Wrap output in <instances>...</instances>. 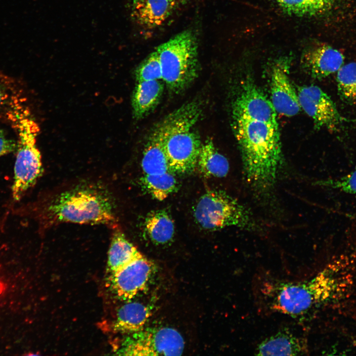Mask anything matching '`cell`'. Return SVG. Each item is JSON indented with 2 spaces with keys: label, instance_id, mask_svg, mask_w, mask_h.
Instances as JSON below:
<instances>
[{
  "label": "cell",
  "instance_id": "cell-1",
  "mask_svg": "<svg viewBox=\"0 0 356 356\" xmlns=\"http://www.w3.org/2000/svg\"><path fill=\"white\" fill-rule=\"evenodd\" d=\"M338 289L335 273L325 268L303 280L263 275L256 281L255 293L258 304L266 311L301 320L332 301Z\"/></svg>",
  "mask_w": 356,
  "mask_h": 356
},
{
  "label": "cell",
  "instance_id": "cell-2",
  "mask_svg": "<svg viewBox=\"0 0 356 356\" xmlns=\"http://www.w3.org/2000/svg\"><path fill=\"white\" fill-rule=\"evenodd\" d=\"M232 127L246 179L258 191L269 190L282 163L278 127L235 116Z\"/></svg>",
  "mask_w": 356,
  "mask_h": 356
},
{
  "label": "cell",
  "instance_id": "cell-3",
  "mask_svg": "<svg viewBox=\"0 0 356 356\" xmlns=\"http://www.w3.org/2000/svg\"><path fill=\"white\" fill-rule=\"evenodd\" d=\"M45 225L60 222L103 224L116 227L115 205L109 190L99 183L79 184L49 200L41 210Z\"/></svg>",
  "mask_w": 356,
  "mask_h": 356
},
{
  "label": "cell",
  "instance_id": "cell-4",
  "mask_svg": "<svg viewBox=\"0 0 356 356\" xmlns=\"http://www.w3.org/2000/svg\"><path fill=\"white\" fill-rule=\"evenodd\" d=\"M198 101L184 104L161 121L169 171L189 174L197 167L202 142L194 127L201 114Z\"/></svg>",
  "mask_w": 356,
  "mask_h": 356
},
{
  "label": "cell",
  "instance_id": "cell-5",
  "mask_svg": "<svg viewBox=\"0 0 356 356\" xmlns=\"http://www.w3.org/2000/svg\"><path fill=\"white\" fill-rule=\"evenodd\" d=\"M7 116L18 136L12 194L15 200L19 201L43 171L41 154L37 146L40 129L28 107L16 97L10 102Z\"/></svg>",
  "mask_w": 356,
  "mask_h": 356
},
{
  "label": "cell",
  "instance_id": "cell-6",
  "mask_svg": "<svg viewBox=\"0 0 356 356\" xmlns=\"http://www.w3.org/2000/svg\"><path fill=\"white\" fill-rule=\"evenodd\" d=\"M197 49L196 36L190 30L178 34L157 48L162 80L170 91L182 92L197 77Z\"/></svg>",
  "mask_w": 356,
  "mask_h": 356
},
{
  "label": "cell",
  "instance_id": "cell-7",
  "mask_svg": "<svg viewBox=\"0 0 356 356\" xmlns=\"http://www.w3.org/2000/svg\"><path fill=\"white\" fill-rule=\"evenodd\" d=\"M197 223L203 229L215 231L229 226L254 229L257 224L249 211L225 192L210 190L193 208Z\"/></svg>",
  "mask_w": 356,
  "mask_h": 356
},
{
  "label": "cell",
  "instance_id": "cell-8",
  "mask_svg": "<svg viewBox=\"0 0 356 356\" xmlns=\"http://www.w3.org/2000/svg\"><path fill=\"white\" fill-rule=\"evenodd\" d=\"M184 345L182 336L173 328H144L127 338L118 352L126 356H179Z\"/></svg>",
  "mask_w": 356,
  "mask_h": 356
},
{
  "label": "cell",
  "instance_id": "cell-9",
  "mask_svg": "<svg viewBox=\"0 0 356 356\" xmlns=\"http://www.w3.org/2000/svg\"><path fill=\"white\" fill-rule=\"evenodd\" d=\"M301 107L312 118L316 129L336 131L346 122L331 98L316 86H305L298 89Z\"/></svg>",
  "mask_w": 356,
  "mask_h": 356
},
{
  "label": "cell",
  "instance_id": "cell-10",
  "mask_svg": "<svg viewBox=\"0 0 356 356\" xmlns=\"http://www.w3.org/2000/svg\"><path fill=\"white\" fill-rule=\"evenodd\" d=\"M152 269L151 262L142 256L122 269L109 274L107 284L116 297L129 300L146 288Z\"/></svg>",
  "mask_w": 356,
  "mask_h": 356
},
{
  "label": "cell",
  "instance_id": "cell-11",
  "mask_svg": "<svg viewBox=\"0 0 356 356\" xmlns=\"http://www.w3.org/2000/svg\"><path fill=\"white\" fill-rule=\"evenodd\" d=\"M290 60L281 57L273 63L271 70V102L276 112L287 117L298 114L301 107L298 94L288 77Z\"/></svg>",
  "mask_w": 356,
  "mask_h": 356
},
{
  "label": "cell",
  "instance_id": "cell-12",
  "mask_svg": "<svg viewBox=\"0 0 356 356\" xmlns=\"http://www.w3.org/2000/svg\"><path fill=\"white\" fill-rule=\"evenodd\" d=\"M232 116L278 127L276 111L270 100L253 83H245L235 100Z\"/></svg>",
  "mask_w": 356,
  "mask_h": 356
},
{
  "label": "cell",
  "instance_id": "cell-13",
  "mask_svg": "<svg viewBox=\"0 0 356 356\" xmlns=\"http://www.w3.org/2000/svg\"><path fill=\"white\" fill-rule=\"evenodd\" d=\"M302 64L313 78L322 79L337 72L344 65V56L337 49L327 44L308 48L302 57Z\"/></svg>",
  "mask_w": 356,
  "mask_h": 356
},
{
  "label": "cell",
  "instance_id": "cell-14",
  "mask_svg": "<svg viewBox=\"0 0 356 356\" xmlns=\"http://www.w3.org/2000/svg\"><path fill=\"white\" fill-rule=\"evenodd\" d=\"M307 339L284 328L263 340L256 348L257 356H302L309 352Z\"/></svg>",
  "mask_w": 356,
  "mask_h": 356
},
{
  "label": "cell",
  "instance_id": "cell-15",
  "mask_svg": "<svg viewBox=\"0 0 356 356\" xmlns=\"http://www.w3.org/2000/svg\"><path fill=\"white\" fill-rule=\"evenodd\" d=\"M141 166L144 175L160 174L169 171L161 122L154 127L148 137Z\"/></svg>",
  "mask_w": 356,
  "mask_h": 356
},
{
  "label": "cell",
  "instance_id": "cell-16",
  "mask_svg": "<svg viewBox=\"0 0 356 356\" xmlns=\"http://www.w3.org/2000/svg\"><path fill=\"white\" fill-rule=\"evenodd\" d=\"M175 4L172 0H133L132 15L142 27L156 28L170 16Z\"/></svg>",
  "mask_w": 356,
  "mask_h": 356
},
{
  "label": "cell",
  "instance_id": "cell-17",
  "mask_svg": "<svg viewBox=\"0 0 356 356\" xmlns=\"http://www.w3.org/2000/svg\"><path fill=\"white\" fill-rule=\"evenodd\" d=\"M151 315L148 306L139 302H129L118 310L112 327L115 332L133 334L142 330Z\"/></svg>",
  "mask_w": 356,
  "mask_h": 356
},
{
  "label": "cell",
  "instance_id": "cell-18",
  "mask_svg": "<svg viewBox=\"0 0 356 356\" xmlns=\"http://www.w3.org/2000/svg\"><path fill=\"white\" fill-rule=\"evenodd\" d=\"M164 90L160 80L137 82L132 96L134 117L139 120L149 114L159 102Z\"/></svg>",
  "mask_w": 356,
  "mask_h": 356
},
{
  "label": "cell",
  "instance_id": "cell-19",
  "mask_svg": "<svg viewBox=\"0 0 356 356\" xmlns=\"http://www.w3.org/2000/svg\"><path fill=\"white\" fill-rule=\"evenodd\" d=\"M143 255L116 227L113 233L108 252L107 273H114Z\"/></svg>",
  "mask_w": 356,
  "mask_h": 356
},
{
  "label": "cell",
  "instance_id": "cell-20",
  "mask_svg": "<svg viewBox=\"0 0 356 356\" xmlns=\"http://www.w3.org/2000/svg\"><path fill=\"white\" fill-rule=\"evenodd\" d=\"M144 229L150 240L157 245L169 244L173 240L175 231L171 215L162 209L147 214L144 222Z\"/></svg>",
  "mask_w": 356,
  "mask_h": 356
},
{
  "label": "cell",
  "instance_id": "cell-21",
  "mask_svg": "<svg viewBox=\"0 0 356 356\" xmlns=\"http://www.w3.org/2000/svg\"><path fill=\"white\" fill-rule=\"evenodd\" d=\"M197 167L205 177L223 178L227 174L229 166L227 159L208 138L202 143Z\"/></svg>",
  "mask_w": 356,
  "mask_h": 356
},
{
  "label": "cell",
  "instance_id": "cell-22",
  "mask_svg": "<svg viewBox=\"0 0 356 356\" xmlns=\"http://www.w3.org/2000/svg\"><path fill=\"white\" fill-rule=\"evenodd\" d=\"M140 182L142 188L159 201L165 199L178 189V182L170 171L160 174H143Z\"/></svg>",
  "mask_w": 356,
  "mask_h": 356
},
{
  "label": "cell",
  "instance_id": "cell-23",
  "mask_svg": "<svg viewBox=\"0 0 356 356\" xmlns=\"http://www.w3.org/2000/svg\"><path fill=\"white\" fill-rule=\"evenodd\" d=\"M337 0H275L281 9L288 14L309 17L323 13Z\"/></svg>",
  "mask_w": 356,
  "mask_h": 356
},
{
  "label": "cell",
  "instance_id": "cell-24",
  "mask_svg": "<svg viewBox=\"0 0 356 356\" xmlns=\"http://www.w3.org/2000/svg\"><path fill=\"white\" fill-rule=\"evenodd\" d=\"M336 81L340 99L348 104H356V62L343 65L337 71Z\"/></svg>",
  "mask_w": 356,
  "mask_h": 356
},
{
  "label": "cell",
  "instance_id": "cell-25",
  "mask_svg": "<svg viewBox=\"0 0 356 356\" xmlns=\"http://www.w3.org/2000/svg\"><path fill=\"white\" fill-rule=\"evenodd\" d=\"M135 76L137 82L162 80L161 66L156 50L138 66Z\"/></svg>",
  "mask_w": 356,
  "mask_h": 356
},
{
  "label": "cell",
  "instance_id": "cell-26",
  "mask_svg": "<svg viewBox=\"0 0 356 356\" xmlns=\"http://www.w3.org/2000/svg\"><path fill=\"white\" fill-rule=\"evenodd\" d=\"M316 183L320 186L356 196V166L347 175L339 178L317 181Z\"/></svg>",
  "mask_w": 356,
  "mask_h": 356
},
{
  "label": "cell",
  "instance_id": "cell-27",
  "mask_svg": "<svg viewBox=\"0 0 356 356\" xmlns=\"http://www.w3.org/2000/svg\"><path fill=\"white\" fill-rule=\"evenodd\" d=\"M17 145L15 142L4 136L0 137V156L13 151Z\"/></svg>",
  "mask_w": 356,
  "mask_h": 356
},
{
  "label": "cell",
  "instance_id": "cell-28",
  "mask_svg": "<svg viewBox=\"0 0 356 356\" xmlns=\"http://www.w3.org/2000/svg\"><path fill=\"white\" fill-rule=\"evenodd\" d=\"M7 97L8 95L5 89L2 85L0 83V109L5 102Z\"/></svg>",
  "mask_w": 356,
  "mask_h": 356
},
{
  "label": "cell",
  "instance_id": "cell-29",
  "mask_svg": "<svg viewBox=\"0 0 356 356\" xmlns=\"http://www.w3.org/2000/svg\"><path fill=\"white\" fill-rule=\"evenodd\" d=\"M5 289L4 284L0 281V295L4 291Z\"/></svg>",
  "mask_w": 356,
  "mask_h": 356
},
{
  "label": "cell",
  "instance_id": "cell-30",
  "mask_svg": "<svg viewBox=\"0 0 356 356\" xmlns=\"http://www.w3.org/2000/svg\"><path fill=\"white\" fill-rule=\"evenodd\" d=\"M346 122H352L354 124L356 125V118L354 119H350V120L347 119Z\"/></svg>",
  "mask_w": 356,
  "mask_h": 356
},
{
  "label": "cell",
  "instance_id": "cell-31",
  "mask_svg": "<svg viewBox=\"0 0 356 356\" xmlns=\"http://www.w3.org/2000/svg\"><path fill=\"white\" fill-rule=\"evenodd\" d=\"M4 136L3 131L0 129V137Z\"/></svg>",
  "mask_w": 356,
  "mask_h": 356
},
{
  "label": "cell",
  "instance_id": "cell-32",
  "mask_svg": "<svg viewBox=\"0 0 356 356\" xmlns=\"http://www.w3.org/2000/svg\"><path fill=\"white\" fill-rule=\"evenodd\" d=\"M172 0L174 2H175L176 3V2L177 1H178V0Z\"/></svg>",
  "mask_w": 356,
  "mask_h": 356
}]
</instances>
